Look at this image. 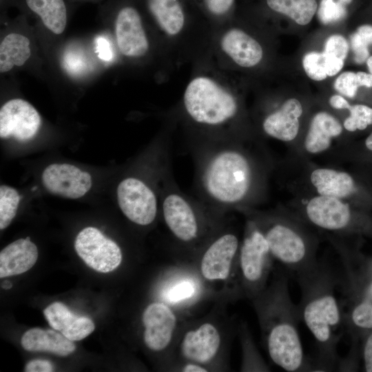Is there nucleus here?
Instances as JSON below:
<instances>
[{"mask_svg":"<svg viewBox=\"0 0 372 372\" xmlns=\"http://www.w3.org/2000/svg\"><path fill=\"white\" fill-rule=\"evenodd\" d=\"M195 197L221 216L247 200L255 182L254 163L234 139H192Z\"/></svg>","mask_w":372,"mask_h":372,"instance_id":"obj_1","label":"nucleus"},{"mask_svg":"<svg viewBox=\"0 0 372 372\" xmlns=\"http://www.w3.org/2000/svg\"><path fill=\"white\" fill-rule=\"evenodd\" d=\"M301 299L298 305L300 320L313 335L317 349L312 371L338 368V345L344 324L341 303L335 296L339 279L325 263L296 273Z\"/></svg>","mask_w":372,"mask_h":372,"instance_id":"obj_2","label":"nucleus"},{"mask_svg":"<svg viewBox=\"0 0 372 372\" xmlns=\"http://www.w3.org/2000/svg\"><path fill=\"white\" fill-rule=\"evenodd\" d=\"M256 305L273 363L289 372L312 371V363L304 353L298 329L299 310L291 298L287 276H278Z\"/></svg>","mask_w":372,"mask_h":372,"instance_id":"obj_3","label":"nucleus"},{"mask_svg":"<svg viewBox=\"0 0 372 372\" xmlns=\"http://www.w3.org/2000/svg\"><path fill=\"white\" fill-rule=\"evenodd\" d=\"M184 112L189 121L205 129L201 138L194 139H231L225 127L238 113L236 98L213 79L200 76L187 85L183 98Z\"/></svg>","mask_w":372,"mask_h":372,"instance_id":"obj_4","label":"nucleus"},{"mask_svg":"<svg viewBox=\"0 0 372 372\" xmlns=\"http://www.w3.org/2000/svg\"><path fill=\"white\" fill-rule=\"evenodd\" d=\"M160 210L173 236L187 244L200 238L210 218L220 216L197 198L184 193L176 184L172 169L161 182Z\"/></svg>","mask_w":372,"mask_h":372,"instance_id":"obj_5","label":"nucleus"},{"mask_svg":"<svg viewBox=\"0 0 372 372\" xmlns=\"http://www.w3.org/2000/svg\"><path fill=\"white\" fill-rule=\"evenodd\" d=\"M260 231L273 258L293 275L317 264L313 251L307 240L289 225L282 223L268 224Z\"/></svg>","mask_w":372,"mask_h":372,"instance_id":"obj_6","label":"nucleus"},{"mask_svg":"<svg viewBox=\"0 0 372 372\" xmlns=\"http://www.w3.org/2000/svg\"><path fill=\"white\" fill-rule=\"evenodd\" d=\"M161 184L149 183L136 175L123 178L116 187V198L123 215L140 226L152 224L160 210L161 187L155 186Z\"/></svg>","mask_w":372,"mask_h":372,"instance_id":"obj_7","label":"nucleus"},{"mask_svg":"<svg viewBox=\"0 0 372 372\" xmlns=\"http://www.w3.org/2000/svg\"><path fill=\"white\" fill-rule=\"evenodd\" d=\"M238 254L240 273L245 287L250 293L257 294L264 286L273 257L264 235L254 223H249Z\"/></svg>","mask_w":372,"mask_h":372,"instance_id":"obj_8","label":"nucleus"},{"mask_svg":"<svg viewBox=\"0 0 372 372\" xmlns=\"http://www.w3.org/2000/svg\"><path fill=\"white\" fill-rule=\"evenodd\" d=\"M74 249L84 262L98 272L112 271L122 261L119 246L94 227H85L78 234Z\"/></svg>","mask_w":372,"mask_h":372,"instance_id":"obj_9","label":"nucleus"},{"mask_svg":"<svg viewBox=\"0 0 372 372\" xmlns=\"http://www.w3.org/2000/svg\"><path fill=\"white\" fill-rule=\"evenodd\" d=\"M41 125V118L35 107L22 99H12L0 109V137L19 141L33 138Z\"/></svg>","mask_w":372,"mask_h":372,"instance_id":"obj_10","label":"nucleus"},{"mask_svg":"<svg viewBox=\"0 0 372 372\" xmlns=\"http://www.w3.org/2000/svg\"><path fill=\"white\" fill-rule=\"evenodd\" d=\"M41 183L49 193L69 199L83 196L92 184L87 172L68 163L47 166L41 174Z\"/></svg>","mask_w":372,"mask_h":372,"instance_id":"obj_11","label":"nucleus"},{"mask_svg":"<svg viewBox=\"0 0 372 372\" xmlns=\"http://www.w3.org/2000/svg\"><path fill=\"white\" fill-rule=\"evenodd\" d=\"M240 245L237 235L231 231L216 235L202 256L200 271L203 276L209 280L227 279Z\"/></svg>","mask_w":372,"mask_h":372,"instance_id":"obj_12","label":"nucleus"},{"mask_svg":"<svg viewBox=\"0 0 372 372\" xmlns=\"http://www.w3.org/2000/svg\"><path fill=\"white\" fill-rule=\"evenodd\" d=\"M115 34L118 48L128 57H141L149 50V41L141 16L132 7H124L117 14Z\"/></svg>","mask_w":372,"mask_h":372,"instance_id":"obj_13","label":"nucleus"},{"mask_svg":"<svg viewBox=\"0 0 372 372\" xmlns=\"http://www.w3.org/2000/svg\"><path fill=\"white\" fill-rule=\"evenodd\" d=\"M142 322L146 346L154 351L165 349L172 340L176 324L174 312L166 304L153 302L144 310Z\"/></svg>","mask_w":372,"mask_h":372,"instance_id":"obj_14","label":"nucleus"},{"mask_svg":"<svg viewBox=\"0 0 372 372\" xmlns=\"http://www.w3.org/2000/svg\"><path fill=\"white\" fill-rule=\"evenodd\" d=\"M306 213L313 224L331 231L347 228L351 220L348 205L331 196H320L312 198L307 206Z\"/></svg>","mask_w":372,"mask_h":372,"instance_id":"obj_15","label":"nucleus"},{"mask_svg":"<svg viewBox=\"0 0 372 372\" xmlns=\"http://www.w3.org/2000/svg\"><path fill=\"white\" fill-rule=\"evenodd\" d=\"M220 344L218 329L211 323H204L185 334L180 350L186 359L194 362L207 363L216 355Z\"/></svg>","mask_w":372,"mask_h":372,"instance_id":"obj_16","label":"nucleus"},{"mask_svg":"<svg viewBox=\"0 0 372 372\" xmlns=\"http://www.w3.org/2000/svg\"><path fill=\"white\" fill-rule=\"evenodd\" d=\"M43 314L51 327L73 342L85 338L95 329L90 318L74 314L60 302L48 305L43 310Z\"/></svg>","mask_w":372,"mask_h":372,"instance_id":"obj_17","label":"nucleus"},{"mask_svg":"<svg viewBox=\"0 0 372 372\" xmlns=\"http://www.w3.org/2000/svg\"><path fill=\"white\" fill-rule=\"evenodd\" d=\"M220 47L236 64L244 68L256 65L263 56L260 43L238 28L230 29L223 34L220 39Z\"/></svg>","mask_w":372,"mask_h":372,"instance_id":"obj_18","label":"nucleus"},{"mask_svg":"<svg viewBox=\"0 0 372 372\" xmlns=\"http://www.w3.org/2000/svg\"><path fill=\"white\" fill-rule=\"evenodd\" d=\"M38 255L37 247L29 236L11 242L0 252V278L28 271L36 263Z\"/></svg>","mask_w":372,"mask_h":372,"instance_id":"obj_19","label":"nucleus"},{"mask_svg":"<svg viewBox=\"0 0 372 372\" xmlns=\"http://www.w3.org/2000/svg\"><path fill=\"white\" fill-rule=\"evenodd\" d=\"M302 113L300 101L296 99L286 101L277 111L263 121L262 128L269 136L284 141H292L299 130L298 118Z\"/></svg>","mask_w":372,"mask_h":372,"instance_id":"obj_20","label":"nucleus"},{"mask_svg":"<svg viewBox=\"0 0 372 372\" xmlns=\"http://www.w3.org/2000/svg\"><path fill=\"white\" fill-rule=\"evenodd\" d=\"M21 344L28 351L49 352L63 357L76 350L73 341L61 333L41 328H32L25 331L21 339Z\"/></svg>","mask_w":372,"mask_h":372,"instance_id":"obj_21","label":"nucleus"},{"mask_svg":"<svg viewBox=\"0 0 372 372\" xmlns=\"http://www.w3.org/2000/svg\"><path fill=\"white\" fill-rule=\"evenodd\" d=\"M342 131L338 121L327 112H319L313 118L304 141L306 149L318 153L327 149L332 138Z\"/></svg>","mask_w":372,"mask_h":372,"instance_id":"obj_22","label":"nucleus"},{"mask_svg":"<svg viewBox=\"0 0 372 372\" xmlns=\"http://www.w3.org/2000/svg\"><path fill=\"white\" fill-rule=\"evenodd\" d=\"M311 181L321 196L341 198L355 190L354 181L349 174L331 169L314 170Z\"/></svg>","mask_w":372,"mask_h":372,"instance_id":"obj_23","label":"nucleus"},{"mask_svg":"<svg viewBox=\"0 0 372 372\" xmlns=\"http://www.w3.org/2000/svg\"><path fill=\"white\" fill-rule=\"evenodd\" d=\"M30 56V41L26 36L17 32L7 34L0 44V72L22 66Z\"/></svg>","mask_w":372,"mask_h":372,"instance_id":"obj_24","label":"nucleus"},{"mask_svg":"<svg viewBox=\"0 0 372 372\" xmlns=\"http://www.w3.org/2000/svg\"><path fill=\"white\" fill-rule=\"evenodd\" d=\"M149 9L167 34L177 35L185 25V14L178 0H147Z\"/></svg>","mask_w":372,"mask_h":372,"instance_id":"obj_25","label":"nucleus"},{"mask_svg":"<svg viewBox=\"0 0 372 372\" xmlns=\"http://www.w3.org/2000/svg\"><path fill=\"white\" fill-rule=\"evenodd\" d=\"M28 8L41 18L45 27L55 34H62L67 25L63 0H25Z\"/></svg>","mask_w":372,"mask_h":372,"instance_id":"obj_26","label":"nucleus"},{"mask_svg":"<svg viewBox=\"0 0 372 372\" xmlns=\"http://www.w3.org/2000/svg\"><path fill=\"white\" fill-rule=\"evenodd\" d=\"M302 65L309 78L322 81L338 74L344 65V61L324 52H311L303 57Z\"/></svg>","mask_w":372,"mask_h":372,"instance_id":"obj_27","label":"nucleus"},{"mask_svg":"<svg viewBox=\"0 0 372 372\" xmlns=\"http://www.w3.org/2000/svg\"><path fill=\"white\" fill-rule=\"evenodd\" d=\"M272 10L287 16L299 25H307L318 9L316 0H267Z\"/></svg>","mask_w":372,"mask_h":372,"instance_id":"obj_28","label":"nucleus"},{"mask_svg":"<svg viewBox=\"0 0 372 372\" xmlns=\"http://www.w3.org/2000/svg\"><path fill=\"white\" fill-rule=\"evenodd\" d=\"M360 300L344 314V324L372 329V280L362 289Z\"/></svg>","mask_w":372,"mask_h":372,"instance_id":"obj_29","label":"nucleus"},{"mask_svg":"<svg viewBox=\"0 0 372 372\" xmlns=\"http://www.w3.org/2000/svg\"><path fill=\"white\" fill-rule=\"evenodd\" d=\"M372 87V74L364 72H344L334 82V88L349 98H353L359 87Z\"/></svg>","mask_w":372,"mask_h":372,"instance_id":"obj_30","label":"nucleus"},{"mask_svg":"<svg viewBox=\"0 0 372 372\" xmlns=\"http://www.w3.org/2000/svg\"><path fill=\"white\" fill-rule=\"evenodd\" d=\"M21 196L13 187H0V229H6L15 217Z\"/></svg>","mask_w":372,"mask_h":372,"instance_id":"obj_31","label":"nucleus"},{"mask_svg":"<svg viewBox=\"0 0 372 372\" xmlns=\"http://www.w3.org/2000/svg\"><path fill=\"white\" fill-rule=\"evenodd\" d=\"M349 110L350 116L344 122V127L348 131L362 130L372 124V108L364 105H355Z\"/></svg>","mask_w":372,"mask_h":372,"instance_id":"obj_32","label":"nucleus"},{"mask_svg":"<svg viewBox=\"0 0 372 372\" xmlns=\"http://www.w3.org/2000/svg\"><path fill=\"white\" fill-rule=\"evenodd\" d=\"M318 15L322 23L329 24L344 19L347 15V10L337 1L321 0Z\"/></svg>","mask_w":372,"mask_h":372,"instance_id":"obj_33","label":"nucleus"},{"mask_svg":"<svg viewBox=\"0 0 372 372\" xmlns=\"http://www.w3.org/2000/svg\"><path fill=\"white\" fill-rule=\"evenodd\" d=\"M324 52L344 61L349 52V43L343 36L334 34L327 39Z\"/></svg>","mask_w":372,"mask_h":372,"instance_id":"obj_34","label":"nucleus"},{"mask_svg":"<svg viewBox=\"0 0 372 372\" xmlns=\"http://www.w3.org/2000/svg\"><path fill=\"white\" fill-rule=\"evenodd\" d=\"M195 293V287L190 280H183L170 288L167 298L171 302H178L189 298Z\"/></svg>","mask_w":372,"mask_h":372,"instance_id":"obj_35","label":"nucleus"},{"mask_svg":"<svg viewBox=\"0 0 372 372\" xmlns=\"http://www.w3.org/2000/svg\"><path fill=\"white\" fill-rule=\"evenodd\" d=\"M351 44L355 54V61L358 63H362L369 57L368 45L360 38L357 32L353 34L351 37Z\"/></svg>","mask_w":372,"mask_h":372,"instance_id":"obj_36","label":"nucleus"},{"mask_svg":"<svg viewBox=\"0 0 372 372\" xmlns=\"http://www.w3.org/2000/svg\"><path fill=\"white\" fill-rule=\"evenodd\" d=\"M234 0H205L208 10L216 15H222L228 12Z\"/></svg>","mask_w":372,"mask_h":372,"instance_id":"obj_37","label":"nucleus"},{"mask_svg":"<svg viewBox=\"0 0 372 372\" xmlns=\"http://www.w3.org/2000/svg\"><path fill=\"white\" fill-rule=\"evenodd\" d=\"M54 367L52 363L45 360H32L28 362L24 371L25 372H52Z\"/></svg>","mask_w":372,"mask_h":372,"instance_id":"obj_38","label":"nucleus"},{"mask_svg":"<svg viewBox=\"0 0 372 372\" xmlns=\"http://www.w3.org/2000/svg\"><path fill=\"white\" fill-rule=\"evenodd\" d=\"M363 357L365 371L372 372V333L366 339L363 350Z\"/></svg>","mask_w":372,"mask_h":372,"instance_id":"obj_39","label":"nucleus"},{"mask_svg":"<svg viewBox=\"0 0 372 372\" xmlns=\"http://www.w3.org/2000/svg\"><path fill=\"white\" fill-rule=\"evenodd\" d=\"M357 34L361 40L367 45L372 44V26L369 25H361L358 28Z\"/></svg>","mask_w":372,"mask_h":372,"instance_id":"obj_40","label":"nucleus"},{"mask_svg":"<svg viewBox=\"0 0 372 372\" xmlns=\"http://www.w3.org/2000/svg\"><path fill=\"white\" fill-rule=\"evenodd\" d=\"M329 103L333 107L336 109H349L351 107L347 100L340 95L332 96Z\"/></svg>","mask_w":372,"mask_h":372,"instance_id":"obj_41","label":"nucleus"},{"mask_svg":"<svg viewBox=\"0 0 372 372\" xmlns=\"http://www.w3.org/2000/svg\"><path fill=\"white\" fill-rule=\"evenodd\" d=\"M207 370L198 364H188L183 368V371L185 372H206Z\"/></svg>","mask_w":372,"mask_h":372,"instance_id":"obj_42","label":"nucleus"},{"mask_svg":"<svg viewBox=\"0 0 372 372\" xmlns=\"http://www.w3.org/2000/svg\"><path fill=\"white\" fill-rule=\"evenodd\" d=\"M365 145L369 149L372 151V133L366 139Z\"/></svg>","mask_w":372,"mask_h":372,"instance_id":"obj_43","label":"nucleus"},{"mask_svg":"<svg viewBox=\"0 0 372 372\" xmlns=\"http://www.w3.org/2000/svg\"><path fill=\"white\" fill-rule=\"evenodd\" d=\"M366 64L370 73L372 74V56H369L366 60Z\"/></svg>","mask_w":372,"mask_h":372,"instance_id":"obj_44","label":"nucleus"},{"mask_svg":"<svg viewBox=\"0 0 372 372\" xmlns=\"http://www.w3.org/2000/svg\"><path fill=\"white\" fill-rule=\"evenodd\" d=\"M352 1L353 0H337L338 2L344 7L351 3Z\"/></svg>","mask_w":372,"mask_h":372,"instance_id":"obj_45","label":"nucleus"},{"mask_svg":"<svg viewBox=\"0 0 372 372\" xmlns=\"http://www.w3.org/2000/svg\"><path fill=\"white\" fill-rule=\"evenodd\" d=\"M11 287H12V284L10 283L9 282H5L3 285V288L6 289H10Z\"/></svg>","mask_w":372,"mask_h":372,"instance_id":"obj_46","label":"nucleus"}]
</instances>
